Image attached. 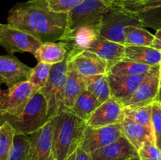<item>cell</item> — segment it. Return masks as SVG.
Listing matches in <instances>:
<instances>
[{
	"label": "cell",
	"instance_id": "cell-1",
	"mask_svg": "<svg viewBox=\"0 0 161 160\" xmlns=\"http://www.w3.org/2000/svg\"><path fill=\"white\" fill-rule=\"evenodd\" d=\"M69 13H56L47 0H28L14 5L9 11L7 24L42 43L61 41L65 35Z\"/></svg>",
	"mask_w": 161,
	"mask_h": 160
},
{
	"label": "cell",
	"instance_id": "cell-2",
	"mask_svg": "<svg viewBox=\"0 0 161 160\" xmlns=\"http://www.w3.org/2000/svg\"><path fill=\"white\" fill-rule=\"evenodd\" d=\"M53 155L55 160H65L77 150L83 140L86 122L64 108L53 117Z\"/></svg>",
	"mask_w": 161,
	"mask_h": 160
},
{
	"label": "cell",
	"instance_id": "cell-3",
	"mask_svg": "<svg viewBox=\"0 0 161 160\" xmlns=\"http://www.w3.org/2000/svg\"><path fill=\"white\" fill-rule=\"evenodd\" d=\"M50 119L47 99L38 91L25 104L0 116V125L8 122L17 134L29 135L43 126Z\"/></svg>",
	"mask_w": 161,
	"mask_h": 160
},
{
	"label": "cell",
	"instance_id": "cell-4",
	"mask_svg": "<svg viewBox=\"0 0 161 160\" xmlns=\"http://www.w3.org/2000/svg\"><path fill=\"white\" fill-rule=\"evenodd\" d=\"M130 25L142 27L135 13L114 4L104 14L99 27V35L108 40L124 45V30Z\"/></svg>",
	"mask_w": 161,
	"mask_h": 160
},
{
	"label": "cell",
	"instance_id": "cell-5",
	"mask_svg": "<svg viewBox=\"0 0 161 160\" xmlns=\"http://www.w3.org/2000/svg\"><path fill=\"white\" fill-rule=\"evenodd\" d=\"M68 55L62 62L52 65L48 81L46 86L39 90L47 99L50 119L55 117L65 108L64 100V87L69 69Z\"/></svg>",
	"mask_w": 161,
	"mask_h": 160
},
{
	"label": "cell",
	"instance_id": "cell-6",
	"mask_svg": "<svg viewBox=\"0 0 161 160\" xmlns=\"http://www.w3.org/2000/svg\"><path fill=\"white\" fill-rule=\"evenodd\" d=\"M113 5L107 0H83L69 13L65 34L80 27H100L104 14Z\"/></svg>",
	"mask_w": 161,
	"mask_h": 160
},
{
	"label": "cell",
	"instance_id": "cell-7",
	"mask_svg": "<svg viewBox=\"0 0 161 160\" xmlns=\"http://www.w3.org/2000/svg\"><path fill=\"white\" fill-rule=\"evenodd\" d=\"M42 44L32 35L9 24H0V45L9 54L28 52L34 55Z\"/></svg>",
	"mask_w": 161,
	"mask_h": 160
},
{
	"label": "cell",
	"instance_id": "cell-8",
	"mask_svg": "<svg viewBox=\"0 0 161 160\" xmlns=\"http://www.w3.org/2000/svg\"><path fill=\"white\" fill-rule=\"evenodd\" d=\"M124 135L122 124L93 127L86 125L80 147L87 153H93L98 149L114 142Z\"/></svg>",
	"mask_w": 161,
	"mask_h": 160
},
{
	"label": "cell",
	"instance_id": "cell-9",
	"mask_svg": "<svg viewBox=\"0 0 161 160\" xmlns=\"http://www.w3.org/2000/svg\"><path fill=\"white\" fill-rule=\"evenodd\" d=\"M39 91L28 80L17 83L7 89L0 88V116L17 109Z\"/></svg>",
	"mask_w": 161,
	"mask_h": 160
},
{
	"label": "cell",
	"instance_id": "cell-10",
	"mask_svg": "<svg viewBox=\"0 0 161 160\" xmlns=\"http://www.w3.org/2000/svg\"><path fill=\"white\" fill-rule=\"evenodd\" d=\"M53 121L52 118L43 126L28 135L30 146L28 160H55L53 152Z\"/></svg>",
	"mask_w": 161,
	"mask_h": 160
},
{
	"label": "cell",
	"instance_id": "cell-11",
	"mask_svg": "<svg viewBox=\"0 0 161 160\" xmlns=\"http://www.w3.org/2000/svg\"><path fill=\"white\" fill-rule=\"evenodd\" d=\"M68 66L83 76L107 74L108 72V63L88 50H82L74 54L69 53Z\"/></svg>",
	"mask_w": 161,
	"mask_h": 160
},
{
	"label": "cell",
	"instance_id": "cell-12",
	"mask_svg": "<svg viewBox=\"0 0 161 160\" xmlns=\"http://www.w3.org/2000/svg\"><path fill=\"white\" fill-rule=\"evenodd\" d=\"M161 80V65L155 67L149 77L142 83L132 97L124 104L125 108H138L152 104L157 100Z\"/></svg>",
	"mask_w": 161,
	"mask_h": 160
},
{
	"label": "cell",
	"instance_id": "cell-13",
	"mask_svg": "<svg viewBox=\"0 0 161 160\" xmlns=\"http://www.w3.org/2000/svg\"><path fill=\"white\" fill-rule=\"evenodd\" d=\"M125 116L124 104L117 99L111 97L102 103L86 122V125L90 126H105L121 123Z\"/></svg>",
	"mask_w": 161,
	"mask_h": 160
},
{
	"label": "cell",
	"instance_id": "cell-14",
	"mask_svg": "<svg viewBox=\"0 0 161 160\" xmlns=\"http://www.w3.org/2000/svg\"><path fill=\"white\" fill-rule=\"evenodd\" d=\"M148 74L137 75H117L107 73L111 96L124 104L132 97L142 83L150 75L155 67Z\"/></svg>",
	"mask_w": 161,
	"mask_h": 160
},
{
	"label": "cell",
	"instance_id": "cell-15",
	"mask_svg": "<svg viewBox=\"0 0 161 160\" xmlns=\"http://www.w3.org/2000/svg\"><path fill=\"white\" fill-rule=\"evenodd\" d=\"M31 69L13 54L2 55L0 56V85L3 83L10 88L17 83L27 81Z\"/></svg>",
	"mask_w": 161,
	"mask_h": 160
},
{
	"label": "cell",
	"instance_id": "cell-16",
	"mask_svg": "<svg viewBox=\"0 0 161 160\" xmlns=\"http://www.w3.org/2000/svg\"><path fill=\"white\" fill-rule=\"evenodd\" d=\"M91 155L92 160H129L138 156V150L124 135Z\"/></svg>",
	"mask_w": 161,
	"mask_h": 160
},
{
	"label": "cell",
	"instance_id": "cell-17",
	"mask_svg": "<svg viewBox=\"0 0 161 160\" xmlns=\"http://www.w3.org/2000/svg\"><path fill=\"white\" fill-rule=\"evenodd\" d=\"M126 46L123 44L105 39L100 35L94 38L85 50L95 53L108 64V70L118 61L125 57Z\"/></svg>",
	"mask_w": 161,
	"mask_h": 160
},
{
	"label": "cell",
	"instance_id": "cell-18",
	"mask_svg": "<svg viewBox=\"0 0 161 160\" xmlns=\"http://www.w3.org/2000/svg\"><path fill=\"white\" fill-rule=\"evenodd\" d=\"M121 124L124 135L137 150L146 141H155L153 130L138 123L128 116H125Z\"/></svg>",
	"mask_w": 161,
	"mask_h": 160
},
{
	"label": "cell",
	"instance_id": "cell-19",
	"mask_svg": "<svg viewBox=\"0 0 161 160\" xmlns=\"http://www.w3.org/2000/svg\"><path fill=\"white\" fill-rule=\"evenodd\" d=\"M69 52V48L65 42H47L42 43L34 56L41 62L49 64H56L65 59Z\"/></svg>",
	"mask_w": 161,
	"mask_h": 160
},
{
	"label": "cell",
	"instance_id": "cell-20",
	"mask_svg": "<svg viewBox=\"0 0 161 160\" xmlns=\"http://www.w3.org/2000/svg\"><path fill=\"white\" fill-rule=\"evenodd\" d=\"M86 89L85 77L76 71L69 67L64 87V107L71 109L77 98Z\"/></svg>",
	"mask_w": 161,
	"mask_h": 160
},
{
	"label": "cell",
	"instance_id": "cell-21",
	"mask_svg": "<svg viewBox=\"0 0 161 160\" xmlns=\"http://www.w3.org/2000/svg\"><path fill=\"white\" fill-rule=\"evenodd\" d=\"M125 57L147 65H161V50L152 46H126Z\"/></svg>",
	"mask_w": 161,
	"mask_h": 160
},
{
	"label": "cell",
	"instance_id": "cell-22",
	"mask_svg": "<svg viewBox=\"0 0 161 160\" xmlns=\"http://www.w3.org/2000/svg\"><path fill=\"white\" fill-rule=\"evenodd\" d=\"M86 89L91 92L101 104L112 97L107 74L84 76Z\"/></svg>",
	"mask_w": 161,
	"mask_h": 160
},
{
	"label": "cell",
	"instance_id": "cell-23",
	"mask_svg": "<svg viewBox=\"0 0 161 160\" xmlns=\"http://www.w3.org/2000/svg\"><path fill=\"white\" fill-rule=\"evenodd\" d=\"M155 35L142 27L130 25L124 30L125 46H152Z\"/></svg>",
	"mask_w": 161,
	"mask_h": 160
},
{
	"label": "cell",
	"instance_id": "cell-24",
	"mask_svg": "<svg viewBox=\"0 0 161 160\" xmlns=\"http://www.w3.org/2000/svg\"><path fill=\"white\" fill-rule=\"evenodd\" d=\"M101 104L100 101L86 89L80 94L70 110L79 118L86 121Z\"/></svg>",
	"mask_w": 161,
	"mask_h": 160
},
{
	"label": "cell",
	"instance_id": "cell-25",
	"mask_svg": "<svg viewBox=\"0 0 161 160\" xmlns=\"http://www.w3.org/2000/svg\"><path fill=\"white\" fill-rule=\"evenodd\" d=\"M155 66L147 65L124 57L112 66L108 73L117 75H137L148 74Z\"/></svg>",
	"mask_w": 161,
	"mask_h": 160
},
{
	"label": "cell",
	"instance_id": "cell-26",
	"mask_svg": "<svg viewBox=\"0 0 161 160\" xmlns=\"http://www.w3.org/2000/svg\"><path fill=\"white\" fill-rule=\"evenodd\" d=\"M16 130L8 122L0 125V160H8L14 145Z\"/></svg>",
	"mask_w": 161,
	"mask_h": 160
},
{
	"label": "cell",
	"instance_id": "cell-27",
	"mask_svg": "<svg viewBox=\"0 0 161 160\" xmlns=\"http://www.w3.org/2000/svg\"><path fill=\"white\" fill-rule=\"evenodd\" d=\"M143 28L161 29V6L146 9L135 13Z\"/></svg>",
	"mask_w": 161,
	"mask_h": 160
},
{
	"label": "cell",
	"instance_id": "cell-28",
	"mask_svg": "<svg viewBox=\"0 0 161 160\" xmlns=\"http://www.w3.org/2000/svg\"><path fill=\"white\" fill-rule=\"evenodd\" d=\"M29 146L28 135L16 133L14 145L8 160H28Z\"/></svg>",
	"mask_w": 161,
	"mask_h": 160
},
{
	"label": "cell",
	"instance_id": "cell-29",
	"mask_svg": "<svg viewBox=\"0 0 161 160\" xmlns=\"http://www.w3.org/2000/svg\"><path fill=\"white\" fill-rule=\"evenodd\" d=\"M51 67V64L39 61L37 65L31 69L28 81L31 82L36 87H37L40 90L42 87L46 86L48 81Z\"/></svg>",
	"mask_w": 161,
	"mask_h": 160
},
{
	"label": "cell",
	"instance_id": "cell-30",
	"mask_svg": "<svg viewBox=\"0 0 161 160\" xmlns=\"http://www.w3.org/2000/svg\"><path fill=\"white\" fill-rule=\"evenodd\" d=\"M125 115L128 116L138 123L153 130L152 127V104L138 108H125Z\"/></svg>",
	"mask_w": 161,
	"mask_h": 160
},
{
	"label": "cell",
	"instance_id": "cell-31",
	"mask_svg": "<svg viewBox=\"0 0 161 160\" xmlns=\"http://www.w3.org/2000/svg\"><path fill=\"white\" fill-rule=\"evenodd\" d=\"M116 5L131 12L137 13L146 9L161 6V0H126Z\"/></svg>",
	"mask_w": 161,
	"mask_h": 160
},
{
	"label": "cell",
	"instance_id": "cell-32",
	"mask_svg": "<svg viewBox=\"0 0 161 160\" xmlns=\"http://www.w3.org/2000/svg\"><path fill=\"white\" fill-rule=\"evenodd\" d=\"M152 127L155 143L161 150V104L158 101L152 104Z\"/></svg>",
	"mask_w": 161,
	"mask_h": 160
},
{
	"label": "cell",
	"instance_id": "cell-33",
	"mask_svg": "<svg viewBox=\"0 0 161 160\" xmlns=\"http://www.w3.org/2000/svg\"><path fill=\"white\" fill-rule=\"evenodd\" d=\"M140 160H161V150L154 141L145 142L138 150Z\"/></svg>",
	"mask_w": 161,
	"mask_h": 160
},
{
	"label": "cell",
	"instance_id": "cell-34",
	"mask_svg": "<svg viewBox=\"0 0 161 160\" xmlns=\"http://www.w3.org/2000/svg\"><path fill=\"white\" fill-rule=\"evenodd\" d=\"M49 6L56 13H69L83 0H47Z\"/></svg>",
	"mask_w": 161,
	"mask_h": 160
},
{
	"label": "cell",
	"instance_id": "cell-35",
	"mask_svg": "<svg viewBox=\"0 0 161 160\" xmlns=\"http://www.w3.org/2000/svg\"><path fill=\"white\" fill-rule=\"evenodd\" d=\"M75 160H92V158H91V154L87 153V152H86L79 147L76 150V158H75Z\"/></svg>",
	"mask_w": 161,
	"mask_h": 160
},
{
	"label": "cell",
	"instance_id": "cell-36",
	"mask_svg": "<svg viewBox=\"0 0 161 160\" xmlns=\"http://www.w3.org/2000/svg\"><path fill=\"white\" fill-rule=\"evenodd\" d=\"M154 35H155V39H154L152 47L161 50V29L157 30V32Z\"/></svg>",
	"mask_w": 161,
	"mask_h": 160
},
{
	"label": "cell",
	"instance_id": "cell-37",
	"mask_svg": "<svg viewBox=\"0 0 161 160\" xmlns=\"http://www.w3.org/2000/svg\"><path fill=\"white\" fill-rule=\"evenodd\" d=\"M75 158H76V151L75 152H73L71 155H69L65 160H75Z\"/></svg>",
	"mask_w": 161,
	"mask_h": 160
},
{
	"label": "cell",
	"instance_id": "cell-38",
	"mask_svg": "<svg viewBox=\"0 0 161 160\" xmlns=\"http://www.w3.org/2000/svg\"><path fill=\"white\" fill-rule=\"evenodd\" d=\"M156 101H158L159 103H160L161 104V85L160 86V89H159L158 95H157V100H156Z\"/></svg>",
	"mask_w": 161,
	"mask_h": 160
},
{
	"label": "cell",
	"instance_id": "cell-39",
	"mask_svg": "<svg viewBox=\"0 0 161 160\" xmlns=\"http://www.w3.org/2000/svg\"><path fill=\"white\" fill-rule=\"evenodd\" d=\"M107 1L110 2V3H112L113 4H116V3H121V2L125 1V0H107Z\"/></svg>",
	"mask_w": 161,
	"mask_h": 160
},
{
	"label": "cell",
	"instance_id": "cell-40",
	"mask_svg": "<svg viewBox=\"0 0 161 160\" xmlns=\"http://www.w3.org/2000/svg\"><path fill=\"white\" fill-rule=\"evenodd\" d=\"M129 160H140V158L138 156H136V157H135V158H130V159H129Z\"/></svg>",
	"mask_w": 161,
	"mask_h": 160
},
{
	"label": "cell",
	"instance_id": "cell-41",
	"mask_svg": "<svg viewBox=\"0 0 161 160\" xmlns=\"http://www.w3.org/2000/svg\"><path fill=\"white\" fill-rule=\"evenodd\" d=\"M160 85H161V80H160Z\"/></svg>",
	"mask_w": 161,
	"mask_h": 160
},
{
	"label": "cell",
	"instance_id": "cell-42",
	"mask_svg": "<svg viewBox=\"0 0 161 160\" xmlns=\"http://www.w3.org/2000/svg\"><path fill=\"white\" fill-rule=\"evenodd\" d=\"M125 1H126V0H125Z\"/></svg>",
	"mask_w": 161,
	"mask_h": 160
}]
</instances>
